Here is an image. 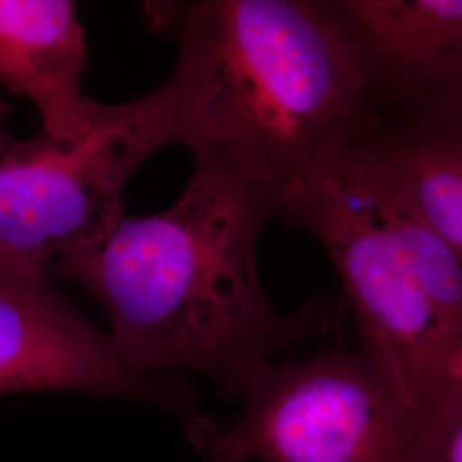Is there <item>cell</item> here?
<instances>
[{
    "mask_svg": "<svg viewBox=\"0 0 462 462\" xmlns=\"http://www.w3.org/2000/svg\"><path fill=\"white\" fill-rule=\"evenodd\" d=\"M276 189L213 160H196L177 202L162 213L124 216L103 240L50 265L93 298L110 341L134 370L206 375L245 394L288 347L329 330V297L281 314L259 276L265 223L280 213Z\"/></svg>",
    "mask_w": 462,
    "mask_h": 462,
    "instance_id": "6da1fadb",
    "label": "cell"
},
{
    "mask_svg": "<svg viewBox=\"0 0 462 462\" xmlns=\"http://www.w3.org/2000/svg\"><path fill=\"white\" fill-rule=\"evenodd\" d=\"M175 45L158 89L173 144L284 192L375 122L370 67L332 0L146 2Z\"/></svg>",
    "mask_w": 462,
    "mask_h": 462,
    "instance_id": "7a4b0ae2",
    "label": "cell"
},
{
    "mask_svg": "<svg viewBox=\"0 0 462 462\" xmlns=\"http://www.w3.org/2000/svg\"><path fill=\"white\" fill-rule=\"evenodd\" d=\"M278 217L328 252L362 353L429 435L462 383L457 257L410 211L329 171L291 185Z\"/></svg>",
    "mask_w": 462,
    "mask_h": 462,
    "instance_id": "3957f363",
    "label": "cell"
},
{
    "mask_svg": "<svg viewBox=\"0 0 462 462\" xmlns=\"http://www.w3.org/2000/svg\"><path fill=\"white\" fill-rule=\"evenodd\" d=\"M173 135L158 89L103 105L78 137L40 133L0 144V264L47 269L124 219L134 173Z\"/></svg>",
    "mask_w": 462,
    "mask_h": 462,
    "instance_id": "277c9868",
    "label": "cell"
},
{
    "mask_svg": "<svg viewBox=\"0 0 462 462\" xmlns=\"http://www.w3.org/2000/svg\"><path fill=\"white\" fill-rule=\"evenodd\" d=\"M228 429L189 433L209 462H416L427 427L364 353L339 347L271 364Z\"/></svg>",
    "mask_w": 462,
    "mask_h": 462,
    "instance_id": "5b68a950",
    "label": "cell"
},
{
    "mask_svg": "<svg viewBox=\"0 0 462 462\" xmlns=\"http://www.w3.org/2000/svg\"><path fill=\"white\" fill-rule=\"evenodd\" d=\"M47 269L0 264V396L70 391L125 397L182 416L204 418L182 382L134 370L110 341L53 286Z\"/></svg>",
    "mask_w": 462,
    "mask_h": 462,
    "instance_id": "8992f818",
    "label": "cell"
},
{
    "mask_svg": "<svg viewBox=\"0 0 462 462\" xmlns=\"http://www.w3.org/2000/svg\"><path fill=\"white\" fill-rule=\"evenodd\" d=\"M328 171L410 211L462 264V93L382 106Z\"/></svg>",
    "mask_w": 462,
    "mask_h": 462,
    "instance_id": "52a82bcc",
    "label": "cell"
},
{
    "mask_svg": "<svg viewBox=\"0 0 462 462\" xmlns=\"http://www.w3.org/2000/svg\"><path fill=\"white\" fill-rule=\"evenodd\" d=\"M370 67L380 106L462 93V0H332Z\"/></svg>",
    "mask_w": 462,
    "mask_h": 462,
    "instance_id": "ba28073f",
    "label": "cell"
},
{
    "mask_svg": "<svg viewBox=\"0 0 462 462\" xmlns=\"http://www.w3.org/2000/svg\"><path fill=\"white\" fill-rule=\"evenodd\" d=\"M86 30L70 0H0V84L33 103L42 133L78 137L101 103L84 95Z\"/></svg>",
    "mask_w": 462,
    "mask_h": 462,
    "instance_id": "9c48e42d",
    "label": "cell"
},
{
    "mask_svg": "<svg viewBox=\"0 0 462 462\" xmlns=\"http://www.w3.org/2000/svg\"><path fill=\"white\" fill-rule=\"evenodd\" d=\"M416 462H462V383L430 429Z\"/></svg>",
    "mask_w": 462,
    "mask_h": 462,
    "instance_id": "30bf717a",
    "label": "cell"
},
{
    "mask_svg": "<svg viewBox=\"0 0 462 462\" xmlns=\"http://www.w3.org/2000/svg\"><path fill=\"white\" fill-rule=\"evenodd\" d=\"M7 116H9V108L5 106V103L0 99V144L2 143H5V139L9 137L7 134H5V120H7Z\"/></svg>",
    "mask_w": 462,
    "mask_h": 462,
    "instance_id": "8fae6325",
    "label": "cell"
}]
</instances>
